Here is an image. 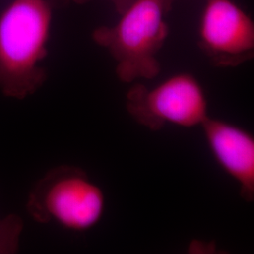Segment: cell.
Returning <instances> with one entry per match:
<instances>
[{
	"label": "cell",
	"instance_id": "7",
	"mask_svg": "<svg viewBox=\"0 0 254 254\" xmlns=\"http://www.w3.org/2000/svg\"><path fill=\"white\" fill-rule=\"evenodd\" d=\"M23 227V220L17 215L10 214L0 218V254L17 252Z\"/></svg>",
	"mask_w": 254,
	"mask_h": 254
},
{
	"label": "cell",
	"instance_id": "5",
	"mask_svg": "<svg viewBox=\"0 0 254 254\" xmlns=\"http://www.w3.org/2000/svg\"><path fill=\"white\" fill-rule=\"evenodd\" d=\"M198 46L211 64L237 67L254 59V22L233 0H206Z\"/></svg>",
	"mask_w": 254,
	"mask_h": 254
},
{
	"label": "cell",
	"instance_id": "3",
	"mask_svg": "<svg viewBox=\"0 0 254 254\" xmlns=\"http://www.w3.org/2000/svg\"><path fill=\"white\" fill-rule=\"evenodd\" d=\"M105 194L83 170L62 166L37 183L27 200L28 214L38 222H54L73 232L94 227L104 215Z\"/></svg>",
	"mask_w": 254,
	"mask_h": 254
},
{
	"label": "cell",
	"instance_id": "2",
	"mask_svg": "<svg viewBox=\"0 0 254 254\" xmlns=\"http://www.w3.org/2000/svg\"><path fill=\"white\" fill-rule=\"evenodd\" d=\"M171 8L167 0H134L114 26H101L92 41L116 63L115 73L125 83L153 79L161 71L158 53L170 33L165 19Z\"/></svg>",
	"mask_w": 254,
	"mask_h": 254
},
{
	"label": "cell",
	"instance_id": "6",
	"mask_svg": "<svg viewBox=\"0 0 254 254\" xmlns=\"http://www.w3.org/2000/svg\"><path fill=\"white\" fill-rule=\"evenodd\" d=\"M219 166L238 184L247 201L254 199V138L241 127L208 117L200 126Z\"/></svg>",
	"mask_w": 254,
	"mask_h": 254
},
{
	"label": "cell",
	"instance_id": "8",
	"mask_svg": "<svg viewBox=\"0 0 254 254\" xmlns=\"http://www.w3.org/2000/svg\"><path fill=\"white\" fill-rule=\"evenodd\" d=\"M93 0H72V2L78 4V5H85L87 3H90ZM113 6L114 9H116V11L118 12L119 14H121L124 10L127 9V7L134 1V0H109Z\"/></svg>",
	"mask_w": 254,
	"mask_h": 254
},
{
	"label": "cell",
	"instance_id": "1",
	"mask_svg": "<svg viewBox=\"0 0 254 254\" xmlns=\"http://www.w3.org/2000/svg\"><path fill=\"white\" fill-rule=\"evenodd\" d=\"M72 0H11L0 12V91L24 100L46 81L55 11Z\"/></svg>",
	"mask_w": 254,
	"mask_h": 254
},
{
	"label": "cell",
	"instance_id": "9",
	"mask_svg": "<svg viewBox=\"0 0 254 254\" xmlns=\"http://www.w3.org/2000/svg\"><path fill=\"white\" fill-rule=\"evenodd\" d=\"M176 1H177V0H167V3H168V5H169V7L172 9L174 2H176Z\"/></svg>",
	"mask_w": 254,
	"mask_h": 254
},
{
	"label": "cell",
	"instance_id": "4",
	"mask_svg": "<svg viewBox=\"0 0 254 254\" xmlns=\"http://www.w3.org/2000/svg\"><path fill=\"white\" fill-rule=\"evenodd\" d=\"M127 109L136 122L151 130L165 125L200 127L209 117L204 90L189 73L173 74L153 89L134 85L127 92Z\"/></svg>",
	"mask_w": 254,
	"mask_h": 254
}]
</instances>
